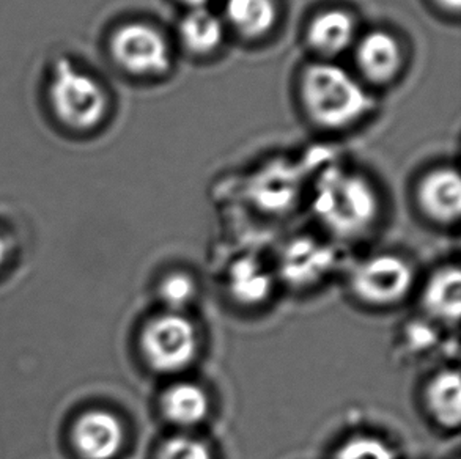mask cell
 I'll use <instances>...</instances> for the list:
<instances>
[{"label":"cell","mask_w":461,"mask_h":459,"mask_svg":"<svg viewBox=\"0 0 461 459\" xmlns=\"http://www.w3.org/2000/svg\"><path fill=\"white\" fill-rule=\"evenodd\" d=\"M315 212L324 227L340 238L364 235L378 216V199L367 181L332 170L317 187Z\"/></svg>","instance_id":"obj_1"},{"label":"cell","mask_w":461,"mask_h":459,"mask_svg":"<svg viewBox=\"0 0 461 459\" xmlns=\"http://www.w3.org/2000/svg\"><path fill=\"white\" fill-rule=\"evenodd\" d=\"M303 96L317 122L339 128L355 122L374 107L361 84L336 65H313L304 73Z\"/></svg>","instance_id":"obj_2"},{"label":"cell","mask_w":461,"mask_h":459,"mask_svg":"<svg viewBox=\"0 0 461 459\" xmlns=\"http://www.w3.org/2000/svg\"><path fill=\"white\" fill-rule=\"evenodd\" d=\"M50 101L57 118L71 130H94L107 112V96L100 84L65 57L52 69Z\"/></svg>","instance_id":"obj_3"},{"label":"cell","mask_w":461,"mask_h":459,"mask_svg":"<svg viewBox=\"0 0 461 459\" xmlns=\"http://www.w3.org/2000/svg\"><path fill=\"white\" fill-rule=\"evenodd\" d=\"M147 365L159 374H174L193 365L199 354V336L191 320L176 311L151 318L140 338Z\"/></svg>","instance_id":"obj_4"},{"label":"cell","mask_w":461,"mask_h":459,"mask_svg":"<svg viewBox=\"0 0 461 459\" xmlns=\"http://www.w3.org/2000/svg\"><path fill=\"white\" fill-rule=\"evenodd\" d=\"M414 271L397 255H376L355 267L349 286L356 298L374 307L402 302L411 290Z\"/></svg>","instance_id":"obj_5"},{"label":"cell","mask_w":461,"mask_h":459,"mask_svg":"<svg viewBox=\"0 0 461 459\" xmlns=\"http://www.w3.org/2000/svg\"><path fill=\"white\" fill-rule=\"evenodd\" d=\"M111 50L117 63L134 75H161L170 65L167 41L153 27L140 22L115 32Z\"/></svg>","instance_id":"obj_6"},{"label":"cell","mask_w":461,"mask_h":459,"mask_svg":"<svg viewBox=\"0 0 461 459\" xmlns=\"http://www.w3.org/2000/svg\"><path fill=\"white\" fill-rule=\"evenodd\" d=\"M123 442V425L107 410H88L73 428V444L84 459H113Z\"/></svg>","instance_id":"obj_7"},{"label":"cell","mask_w":461,"mask_h":459,"mask_svg":"<svg viewBox=\"0 0 461 459\" xmlns=\"http://www.w3.org/2000/svg\"><path fill=\"white\" fill-rule=\"evenodd\" d=\"M419 203L429 218L452 224L460 218L461 183L456 170L441 168L429 175L419 187Z\"/></svg>","instance_id":"obj_8"},{"label":"cell","mask_w":461,"mask_h":459,"mask_svg":"<svg viewBox=\"0 0 461 459\" xmlns=\"http://www.w3.org/2000/svg\"><path fill=\"white\" fill-rule=\"evenodd\" d=\"M159 410L168 423L191 428L203 422L210 414V398L200 385L176 382L162 392Z\"/></svg>","instance_id":"obj_9"},{"label":"cell","mask_w":461,"mask_h":459,"mask_svg":"<svg viewBox=\"0 0 461 459\" xmlns=\"http://www.w3.org/2000/svg\"><path fill=\"white\" fill-rule=\"evenodd\" d=\"M422 307L437 321L458 323L461 311V273L458 266H446L431 275L422 292Z\"/></svg>","instance_id":"obj_10"},{"label":"cell","mask_w":461,"mask_h":459,"mask_svg":"<svg viewBox=\"0 0 461 459\" xmlns=\"http://www.w3.org/2000/svg\"><path fill=\"white\" fill-rule=\"evenodd\" d=\"M425 404L433 420L446 429H458L461 423V381L456 370H444L425 389Z\"/></svg>","instance_id":"obj_11"},{"label":"cell","mask_w":461,"mask_h":459,"mask_svg":"<svg viewBox=\"0 0 461 459\" xmlns=\"http://www.w3.org/2000/svg\"><path fill=\"white\" fill-rule=\"evenodd\" d=\"M400 60L399 44L384 32L368 33L357 48V63L366 76L375 82L393 79L400 69Z\"/></svg>","instance_id":"obj_12"},{"label":"cell","mask_w":461,"mask_h":459,"mask_svg":"<svg viewBox=\"0 0 461 459\" xmlns=\"http://www.w3.org/2000/svg\"><path fill=\"white\" fill-rule=\"evenodd\" d=\"M356 25L348 13L332 10L320 14L309 29L312 48L324 56H336L348 50L355 40Z\"/></svg>","instance_id":"obj_13"},{"label":"cell","mask_w":461,"mask_h":459,"mask_svg":"<svg viewBox=\"0 0 461 459\" xmlns=\"http://www.w3.org/2000/svg\"><path fill=\"white\" fill-rule=\"evenodd\" d=\"M222 33L224 31L218 16L208 12L205 6L194 8L181 21V41L195 54H206L216 50L222 40Z\"/></svg>","instance_id":"obj_14"},{"label":"cell","mask_w":461,"mask_h":459,"mask_svg":"<svg viewBox=\"0 0 461 459\" xmlns=\"http://www.w3.org/2000/svg\"><path fill=\"white\" fill-rule=\"evenodd\" d=\"M227 19L246 37H260L273 27L276 8L273 0H227Z\"/></svg>","instance_id":"obj_15"},{"label":"cell","mask_w":461,"mask_h":459,"mask_svg":"<svg viewBox=\"0 0 461 459\" xmlns=\"http://www.w3.org/2000/svg\"><path fill=\"white\" fill-rule=\"evenodd\" d=\"M231 288L235 298L252 304L267 298L269 280L262 267L257 266L254 261H241L231 274Z\"/></svg>","instance_id":"obj_16"},{"label":"cell","mask_w":461,"mask_h":459,"mask_svg":"<svg viewBox=\"0 0 461 459\" xmlns=\"http://www.w3.org/2000/svg\"><path fill=\"white\" fill-rule=\"evenodd\" d=\"M332 459H397V454L378 437L357 436L342 444Z\"/></svg>","instance_id":"obj_17"},{"label":"cell","mask_w":461,"mask_h":459,"mask_svg":"<svg viewBox=\"0 0 461 459\" xmlns=\"http://www.w3.org/2000/svg\"><path fill=\"white\" fill-rule=\"evenodd\" d=\"M195 292L197 288L194 280L187 274L183 273L168 274L159 285V298L162 302L167 305L170 311H176V313L180 309H185L187 304L193 302Z\"/></svg>","instance_id":"obj_18"},{"label":"cell","mask_w":461,"mask_h":459,"mask_svg":"<svg viewBox=\"0 0 461 459\" xmlns=\"http://www.w3.org/2000/svg\"><path fill=\"white\" fill-rule=\"evenodd\" d=\"M156 459H212L203 442L187 436H175L161 444Z\"/></svg>","instance_id":"obj_19"},{"label":"cell","mask_w":461,"mask_h":459,"mask_svg":"<svg viewBox=\"0 0 461 459\" xmlns=\"http://www.w3.org/2000/svg\"><path fill=\"white\" fill-rule=\"evenodd\" d=\"M444 8L452 10V12H458L460 10L461 0H438Z\"/></svg>","instance_id":"obj_20"},{"label":"cell","mask_w":461,"mask_h":459,"mask_svg":"<svg viewBox=\"0 0 461 459\" xmlns=\"http://www.w3.org/2000/svg\"><path fill=\"white\" fill-rule=\"evenodd\" d=\"M5 255H6V244L5 241H4V238L0 236V266H2V263L5 261Z\"/></svg>","instance_id":"obj_21"},{"label":"cell","mask_w":461,"mask_h":459,"mask_svg":"<svg viewBox=\"0 0 461 459\" xmlns=\"http://www.w3.org/2000/svg\"><path fill=\"white\" fill-rule=\"evenodd\" d=\"M183 2H186L187 5L194 6V8H200V6H205L206 2H210V0H183Z\"/></svg>","instance_id":"obj_22"}]
</instances>
